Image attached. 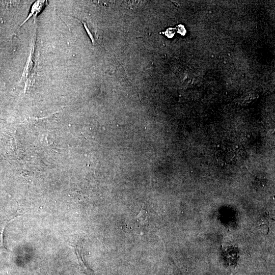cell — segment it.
Segmentation results:
<instances>
[{"label":"cell","instance_id":"obj_1","mask_svg":"<svg viewBox=\"0 0 275 275\" xmlns=\"http://www.w3.org/2000/svg\"><path fill=\"white\" fill-rule=\"evenodd\" d=\"M46 5V1H37L35 3H34L31 7L30 12L28 17L22 23L20 26L23 25L25 22H26V21H28L32 17H35L37 16L42 11V10L43 9L44 7Z\"/></svg>","mask_w":275,"mask_h":275},{"label":"cell","instance_id":"obj_2","mask_svg":"<svg viewBox=\"0 0 275 275\" xmlns=\"http://www.w3.org/2000/svg\"><path fill=\"white\" fill-rule=\"evenodd\" d=\"M147 217V212L146 210L142 209L136 216V219L140 223H143L146 221Z\"/></svg>","mask_w":275,"mask_h":275}]
</instances>
